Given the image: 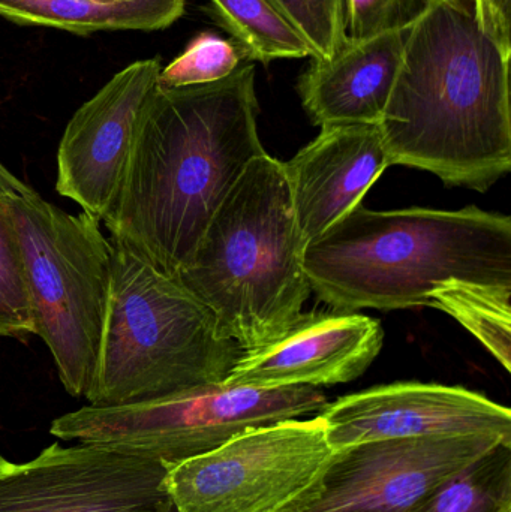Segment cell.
Instances as JSON below:
<instances>
[{
	"mask_svg": "<svg viewBox=\"0 0 511 512\" xmlns=\"http://www.w3.org/2000/svg\"><path fill=\"white\" fill-rule=\"evenodd\" d=\"M0 194L8 198H35L38 192L30 188L23 180L18 179L14 173L8 170L0 161Z\"/></svg>",
	"mask_w": 511,
	"mask_h": 512,
	"instance_id": "d4e9b609",
	"label": "cell"
},
{
	"mask_svg": "<svg viewBox=\"0 0 511 512\" xmlns=\"http://www.w3.org/2000/svg\"><path fill=\"white\" fill-rule=\"evenodd\" d=\"M318 415L335 451L366 442L449 436H492L511 444L510 408L452 385H378L341 397Z\"/></svg>",
	"mask_w": 511,
	"mask_h": 512,
	"instance_id": "7c38bea8",
	"label": "cell"
},
{
	"mask_svg": "<svg viewBox=\"0 0 511 512\" xmlns=\"http://www.w3.org/2000/svg\"><path fill=\"white\" fill-rule=\"evenodd\" d=\"M311 44L315 57L327 59L347 35L344 0H272Z\"/></svg>",
	"mask_w": 511,
	"mask_h": 512,
	"instance_id": "7402d4cb",
	"label": "cell"
},
{
	"mask_svg": "<svg viewBox=\"0 0 511 512\" xmlns=\"http://www.w3.org/2000/svg\"><path fill=\"white\" fill-rule=\"evenodd\" d=\"M429 303L467 328L510 372L511 286L444 280L432 289Z\"/></svg>",
	"mask_w": 511,
	"mask_h": 512,
	"instance_id": "e0dca14e",
	"label": "cell"
},
{
	"mask_svg": "<svg viewBox=\"0 0 511 512\" xmlns=\"http://www.w3.org/2000/svg\"><path fill=\"white\" fill-rule=\"evenodd\" d=\"M408 27L368 38L348 36L327 59L312 57L299 95L314 125H378L392 93Z\"/></svg>",
	"mask_w": 511,
	"mask_h": 512,
	"instance_id": "9a60e30c",
	"label": "cell"
},
{
	"mask_svg": "<svg viewBox=\"0 0 511 512\" xmlns=\"http://www.w3.org/2000/svg\"><path fill=\"white\" fill-rule=\"evenodd\" d=\"M329 405L314 387L201 385L161 399L123 406L87 405L51 423L57 439L120 448L180 465L234 436L279 421L320 414Z\"/></svg>",
	"mask_w": 511,
	"mask_h": 512,
	"instance_id": "52a82bcc",
	"label": "cell"
},
{
	"mask_svg": "<svg viewBox=\"0 0 511 512\" xmlns=\"http://www.w3.org/2000/svg\"><path fill=\"white\" fill-rule=\"evenodd\" d=\"M282 162L255 158L210 219L176 279L212 310L243 351L284 336L303 313L311 285Z\"/></svg>",
	"mask_w": 511,
	"mask_h": 512,
	"instance_id": "277c9868",
	"label": "cell"
},
{
	"mask_svg": "<svg viewBox=\"0 0 511 512\" xmlns=\"http://www.w3.org/2000/svg\"><path fill=\"white\" fill-rule=\"evenodd\" d=\"M416 512H511V445L492 448Z\"/></svg>",
	"mask_w": 511,
	"mask_h": 512,
	"instance_id": "d6986e66",
	"label": "cell"
},
{
	"mask_svg": "<svg viewBox=\"0 0 511 512\" xmlns=\"http://www.w3.org/2000/svg\"><path fill=\"white\" fill-rule=\"evenodd\" d=\"M242 56L233 41L212 32L198 33L182 54L161 69L158 87L180 89L216 83L239 68Z\"/></svg>",
	"mask_w": 511,
	"mask_h": 512,
	"instance_id": "44dd1931",
	"label": "cell"
},
{
	"mask_svg": "<svg viewBox=\"0 0 511 512\" xmlns=\"http://www.w3.org/2000/svg\"><path fill=\"white\" fill-rule=\"evenodd\" d=\"M257 116L252 63L216 83L156 87L119 200L104 221L111 242L176 277L228 192L266 155Z\"/></svg>",
	"mask_w": 511,
	"mask_h": 512,
	"instance_id": "6da1fadb",
	"label": "cell"
},
{
	"mask_svg": "<svg viewBox=\"0 0 511 512\" xmlns=\"http://www.w3.org/2000/svg\"><path fill=\"white\" fill-rule=\"evenodd\" d=\"M446 2H452V0H446Z\"/></svg>",
	"mask_w": 511,
	"mask_h": 512,
	"instance_id": "484cf974",
	"label": "cell"
},
{
	"mask_svg": "<svg viewBox=\"0 0 511 512\" xmlns=\"http://www.w3.org/2000/svg\"><path fill=\"white\" fill-rule=\"evenodd\" d=\"M158 59H141L117 72L69 120L57 150L56 191L98 221L122 192L138 123L158 87Z\"/></svg>",
	"mask_w": 511,
	"mask_h": 512,
	"instance_id": "8fae6325",
	"label": "cell"
},
{
	"mask_svg": "<svg viewBox=\"0 0 511 512\" xmlns=\"http://www.w3.org/2000/svg\"><path fill=\"white\" fill-rule=\"evenodd\" d=\"M311 291L332 309L431 307L449 279L511 286V219L476 206L375 212L357 206L306 243Z\"/></svg>",
	"mask_w": 511,
	"mask_h": 512,
	"instance_id": "3957f363",
	"label": "cell"
},
{
	"mask_svg": "<svg viewBox=\"0 0 511 512\" xmlns=\"http://www.w3.org/2000/svg\"><path fill=\"white\" fill-rule=\"evenodd\" d=\"M335 453L320 415L279 421L173 466L168 492L176 512H287L315 495Z\"/></svg>",
	"mask_w": 511,
	"mask_h": 512,
	"instance_id": "ba28073f",
	"label": "cell"
},
{
	"mask_svg": "<svg viewBox=\"0 0 511 512\" xmlns=\"http://www.w3.org/2000/svg\"><path fill=\"white\" fill-rule=\"evenodd\" d=\"M389 167L378 125L324 126L312 143L282 162L303 242L360 206Z\"/></svg>",
	"mask_w": 511,
	"mask_h": 512,
	"instance_id": "5bb4252c",
	"label": "cell"
},
{
	"mask_svg": "<svg viewBox=\"0 0 511 512\" xmlns=\"http://www.w3.org/2000/svg\"><path fill=\"white\" fill-rule=\"evenodd\" d=\"M186 0H0V17L18 26L51 27L77 35L167 29Z\"/></svg>",
	"mask_w": 511,
	"mask_h": 512,
	"instance_id": "2e32d148",
	"label": "cell"
},
{
	"mask_svg": "<svg viewBox=\"0 0 511 512\" xmlns=\"http://www.w3.org/2000/svg\"><path fill=\"white\" fill-rule=\"evenodd\" d=\"M509 63L473 2L429 0L405 38L381 117L390 165L486 192L511 170Z\"/></svg>",
	"mask_w": 511,
	"mask_h": 512,
	"instance_id": "7a4b0ae2",
	"label": "cell"
},
{
	"mask_svg": "<svg viewBox=\"0 0 511 512\" xmlns=\"http://www.w3.org/2000/svg\"><path fill=\"white\" fill-rule=\"evenodd\" d=\"M17 225L35 336L72 397L92 393L110 300L113 243L89 213L69 215L41 197L9 200Z\"/></svg>",
	"mask_w": 511,
	"mask_h": 512,
	"instance_id": "8992f818",
	"label": "cell"
},
{
	"mask_svg": "<svg viewBox=\"0 0 511 512\" xmlns=\"http://www.w3.org/2000/svg\"><path fill=\"white\" fill-rule=\"evenodd\" d=\"M170 469L98 444H54L27 463L0 456V512H176Z\"/></svg>",
	"mask_w": 511,
	"mask_h": 512,
	"instance_id": "9c48e42d",
	"label": "cell"
},
{
	"mask_svg": "<svg viewBox=\"0 0 511 512\" xmlns=\"http://www.w3.org/2000/svg\"><path fill=\"white\" fill-rule=\"evenodd\" d=\"M243 352L176 277L113 243L110 300L89 405H134L218 384Z\"/></svg>",
	"mask_w": 511,
	"mask_h": 512,
	"instance_id": "5b68a950",
	"label": "cell"
},
{
	"mask_svg": "<svg viewBox=\"0 0 511 512\" xmlns=\"http://www.w3.org/2000/svg\"><path fill=\"white\" fill-rule=\"evenodd\" d=\"M11 198L0 194V337L35 334L26 264L11 212Z\"/></svg>",
	"mask_w": 511,
	"mask_h": 512,
	"instance_id": "ffe728a7",
	"label": "cell"
},
{
	"mask_svg": "<svg viewBox=\"0 0 511 512\" xmlns=\"http://www.w3.org/2000/svg\"><path fill=\"white\" fill-rule=\"evenodd\" d=\"M429 0H344L347 35L360 39L413 24Z\"/></svg>",
	"mask_w": 511,
	"mask_h": 512,
	"instance_id": "603a6c76",
	"label": "cell"
},
{
	"mask_svg": "<svg viewBox=\"0 0 511 512\" xmlns=\"http://www.w3.org/2000/svg\"><path fill=\"white\" fill-rule=\"evenodd\" d=\"M479 29L498 45L507 57L511 56V0H471Z\"/></svg>",
	"mask_w": 511,
	"mask_h": 512,
	"instance_id": "cb8c5ba5",
	"label": "cell"
},
{
	"mask_svg": "<svg viewBox=\"0 0 511 512\" xmlns=\"http://www.w3.org/2000/svg\"><path fill=\"white\" fill-rule=\"evenodd\" d=\"M492 436L401 439L336 451L317 492L287 512H416L497 445Z\"/></svg>",
	"mask_w": 511,
	"mask_h": 512,
	"instance_id": "30bf717a",
	"label": "cell"
},
{
	"mask_svg": "<svg viewBox=\"0 0 511 512\" xmlns=\"http://www.w3.org/2000/svg\"><path fill=\"white\" fill-rule=\"evenodd\" d=\"M380 321L347 310L303 312L269 345L243 352L225 384L323 387L360 378L383 349Z\"/></svg>",
	"mask_w": 511,
	"mask_h": 512,
	"instance_id": "4fadbf2b",
	"label": "cell"
},
{
	"mask_svg": "<svg viewBox=\"0 0 511 512\" xmlns=\"http://www.w3.org/2000/svg\"><path fill=\"white\" fill-rule=\"evenodd\" d=\"M212 14L243 56L269 63L315 57L311 44L272 0H209Z\"/></svg>",
	"mask_w": 511,
	"mask_h": 512,
	"instance_id": "ac0fdd59",
	"label": "cell"
}]
</instances>
